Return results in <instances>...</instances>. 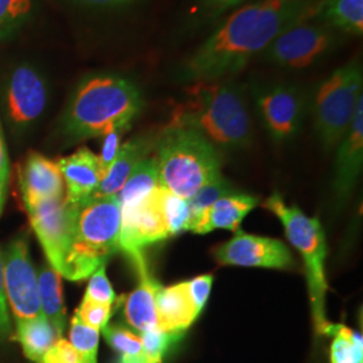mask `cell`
<instances>
[{
  "label": "cell",
  "instance_id": "cell-35",
  "mask_svg": "<svg viewBox=\"0 0 363 363\" xmlns=\"http://www.w3.org/2000/svg\"><path fill=\"white\" fill-rule=\"evenodd\" d=\"M130 127H116L103 136V145H101V152L99 155V162L103 174H106V171L112 166L115 162L117 154L121 147V140L123 136L128 132Z\"/></svg>",
  "mask_w": 363,
  "mask_h": 363
},
{
  "label": "cell",
  "instance_id": "cell-26",
  "mask_svg": "<svg viewBox=\"0 0 363 363\" xmlns=\"http://www.w3.org/2000/svg\"><path fill=\"white\" fill-rule=\"evenodd\" d=\"M328 335L333 337L330 349L331 363H363V337L343 325H331Z\"/></svg>",
  "mask_w": 363,
  "mask_h": 363
},
{
  "label": "cell",
  "instance_id": "cell-34",
  "mask_svg": "<svg viewBox=\"0 0 363 363\" xmlns=\"http://www.w3.org/2000/svg\"><path fill=\"white\" fill-rule=\"evenodd\" d=\"M84 298H88L99 304L113 306L116 301V295L112 288L109 279L105 273V265L100 267L96 272L89 277V284L86 288V294Z\"/></svg>",
  "mask_w": 363,
  "mask_h": 363
},
{
  "label": "cell",
  "instance_id": "cell-11",
  "mask_svg": "<svg viewBox=\"0 0 363 363\" xmlns=\"http://www.w3.org/2000/svg\"><path fill=\"white\" fill-rule=\"evenodd\" d=\"M259 118L276 142L294 139L301 128L306 100L301 91L288 84H277L256 93Z\"/></svg>",
  "mask_w": 363,
  "mask_h": 363
},
{
  "label": "cell",
  "instance_id": "cell-36",
  "mask_svg": "<svg viewBox=\"0 0 363 363\" xmlns=\"http://www.w3.org/2000/svg\"><path fill=\"white\" fill-rule=\"evenodd\" d=\"M184 286L194 304L195 310L201 313L210 296V291L213 286V274L198 276L193 280L184 281Z\"/></svg>",
  "mask_w": 363,
  "mask_h": 363
},
{
  "label": "cell",
  "instance_id": "cell-13",
  "mask_svg": "<svg viewBox=\"0 0 363 363\" xmlns=\"http://www.w3.org/2000/svg\"><path fill=\"white\" fill-rule=\"evenodd\" d=\"M159 186L143 201L121 210L120 250L128 257L142 253L144 247L171 237L169 223L160 206Z\"/></svg>",
  "mask_w": 363,
  "mask_h": 363
},
{
  "label": "cell",
  "instance_id": "cell-20",
  "mask_svg": "<svg viewBox=\"0 0 363 363\" xmlns=\"http://www.w3.org/2000/svg\"><path fill=\"white\" fill-rule=\"evenodd\" d=\"M259 198L247 194L226 195L217 199L195 218L189 230L198 234L225 229L237 232L247 213L257 206Z\"/></svg>",
  "mask_w": 363,
  "mask_h": 363
},
{
  "label": "cell",
  "instance_id": "cell-32",
  "mask_svg": "<svg viewBox=\"0 0 363 363\" xmlns=\"http://www.w3.org/2000/svg\"><path fill=\"white\" fill-rule=\"evenodd\" d=\"M238 191L232 186V183L226 181L222 175L216 178L214 181L205 184L198 193H195L189 201L190 206V223L205 210L208 208L211 203H214L217 199L226 195L237 194ZM189 223V226H190ZM189 230V229H187Z\"/></svg>",
  "mask_w": 363,
  "mask_h": 363
},
{
  "label": "cell",
  "instance_id": "cell-22",
  "mask_svg": "<svg viewBox=\"0 0 363 363\" xmlns=\"http://www.w3.org/2000/svg\"><path fill=\"white\" fill-rule=\"evenodd\" d=\"M37 277L42 315L52 323V327L60 334V337H64L66 328V308L62 298V276L48 262L40 267Z\"/></svg>",
  "mask_w": 363,
  "mask_h": 363
},
{
  "label": "cell",
  "instance_id": "cell-4",
  "mask_svg": "<svg viewBox=\"0 0 363 363\" xmlns=\"http://www.w3.org/2000/svg\"><path fill=\"white\" fill-rule=\"evenodd\" d=\"M69 206L72 228L62 277L81 281L120 250L121 210L117 196H89Z\"/></svg>",
  "mask_w": 363,
  "mask_h": 363
},
{
  "label": "cell",
  "instance_id": "cell-37",
  "mask_svg": "<svg viewBox=\"0 0 363 363\" xmlns=\"http://www.w3.org/2000/svg\"><path fill=\"white\" fill-rule=\"evenodd\" d=\"M40 363H79V355L67 339L60 337L46 351Z\"/></svg>",
  "mask_w": 363,
  "mask_h": 363
},
{
  "label": "cell",
  "instance_id": "cell-12",
  "mask_svg": "<svg viewBox=\"0 0 363 363\" xmlns=\"http://www.w3.org/2000/svg\"><path fill=\"white\" fill-rule=\"evenodd\" d=\"M26 210L48 262L62 276L72 228L70 206L65 195L42 201Z\"/></svg>",
  "mask_w": 363,
  "mask_h": 363
},
{
  "label": "cell",
  "instance_id": "cell-15",
  "mask_svg": "<svg viewBox=\"0 0 363 363\" xmlns=\"http://www.w3.org/2000/svg\"><path fill=\"white\" fill-rule=\"evenodd\" d=\"M334 191L337 199H346L358 181L363 166V99L357 106L350 127L337 145Z\"/></svg>",
  "mask_w": 363,
  "mask_h": 363
},
{
  "label": "cell",
  "instance_id": "cell-27",
  "mask_svg": "<svg viewBox=\"0 0 363 363\" xmlns=\"http://www.w3.org/2000/svg\"><path fill=\"white\" fill-rule=\"evenodd\" d=\"M108 345L116 351V363H147L142 340L138 334L121 325H106L101 330Z\"/></svg>",
  "mask_w": 363,
  "mask_h": 363
},
{
  "label": "cell",
  "instance_id": "cell-24",
  "mask_svg": "<svg viewBox=\"0 0 363 363\" xmlns=\"http://www.w3.org/2000/svg\"><path fill=\"white\" fill-rule=\"evenodd\" d=\"M60 334L52 323L42 315L34 319L18 320L13 339L22 346L27 359L40 363L46 351L60 339Z\"/></svg>",
  "mask_w": 363,
  "mask_h": 363
},
{
  "label": "cell",
  "instance_id": "cell-40",
  "mask_svg": "<svg viewBox=\"0 0 363 363\" xmlns=\"http://www.w3.org/2000/svg\"><path fill=\"white\" fill-rule=\"evenodd\" d=\"M245 1L247 0H203L205 7L208 9V13H211L213 15H220L228 10L235 9Z\"/></svg>",
  "mask_w": 363,
  "mask_h": 363
},
{
  "label": "cell",
  "instance_id": "cell-25",
  "mask_svg": "<svg viewBox=\"0 0 363 363\" xmlns=\"http://www.w3.org/2000/svg\"><path fill=\"white\" fill-rule=\"evenodd\" d=\"M157 186H160V182L156 156H147L130 172L128 179L117 194L120 208L124 210L139 203L147 195L151 194Z\"/></svg>",
  "mask_w": 363,
  "mask_h": 363
},
{
  "label": "cell",
  "instance_id": "cell-33",
  "mask_svg": "<svg viewBox=\"0 0 363 363\" xmlns=\"http://www.w3.org/2000/svg\"><path fill=\"white\" fill-rule=\"evenodd\" d=\"M112 307L113 306L99 304V303H94L88 298H82L74 315L77 316L81 323L94 328L97 331H101L105 325L109 323V319L113 313Z\"/></svg>",
  "mask_w": 363,
  "mask_h": 363
},
{
  "label": "cell",
  "instance_id": "cell-42",
  "mask_svg": "<svg viewBox=\"0 0 363 363\" xmlns=\"http://www.w3.org/2000/svg\"><path fill=\"white\" fill-rule=\"evenodd\" d=\"M6 189H7V182L1 181V179H0V214H1L3 205H4V198H6Z\"/></svg>",
  "mask_w": 363,
  "mask_h": 363
},
{
  "label": "cell",
  "instance_id": "cell-16",
  "mask_svg": "<svg viewBox=\"0 0 363 363\" xmlns=\"http://www.w3.org/2000/svg\"><path fill=\"white\" fill-rule=\"evenodd\" d=\"M138 273V286L125 298L124 316L127 323L139 334L145 331L159 330L156 312V289L160 286L150 272L143 252L130 257Z\"/></svg>",
  "mask_w": 363,
  "mask_h": 363
},
{
  "label": "cell",
  "instance_id": "cell-17",
  "mask_svg": "<svg viewBox=\"0 0 363 363\" xmlns=\"http://www.w3.org/2000/svg\"><path fill=\"white\" fill-rule=\"evenodd\" d=\"M19 184L25 208L65 195V183L57 162L38 152L27 156L19 171Z\"/></svg>",
  "mask_w": 363,
  "mask_h": 363
},
{
  "label": "cell",
  "instance_id": "cell-23",
  "mask_svg": "<svg viewBox=\"0 0 363 363\" xmlns=\"http://www.w3.org/2000/svg\"><path fill=\"white\" fill-rule=\"evenodd\" d=\"M313 16L339 34L354 37L363 34V0H323Z\"/></svg>",
  "mask_w": 363,
  "mask_h": 363
},
{
  "label": "cell",
  "instance_id": "cell-28",
  "mask_svg": "<svg viewBox=\"0 0 363 363\" xmlns=\"http://www.w3.org/2000/svg\"><path fill=\"white\" fill-rule=\"evenodd\" d=\"M157 193L163 214L169 223V234L175 235L183 230H187L191 217L189 201L171 193L162 186H159Z\"/></svg>",
  "mask_w": 363,
  "mask_h": 363
},
{
  "label": "cell",
  "instance_id": "cell-2",
  "mask_svg": "<svg viewBox=\"0 0 363 363\" xmlns=\"http://www.w3.org/2000/svg\"><path fill=\"white\" fill-rule=\"evenodd\" d=\"M169 124L199 132L218 150L245 148L253 135L245 97L232 84L218 81H196L189 86Z\"/></svg>",
  "mask_w": 363,
  "mask_h": 363
},
{
  "label": "cell",
  "instance_id": "cell-10",
  "mask_svg": "<svg viewBox=\"0 0 363 363\" xmlns=\"http://www.w3.org/2000/svg\"><path fill=\"white\" fill-rule=\"evenodd\" d=\"M213 256L220 265L269 269L296 267V261L284 242L242 230H237L232 240L214 247Z\"/></svg>",
  "mask_w": 363,
  "mask_h": 363
},
{
  "label": "cell",
  "instance_id": "cell-41",
  "mask_svg": "<svg viewBox=\"0 0 363 363\" xmlns=\"http://www.w3.org/2000/svg\"><path fill=\"white\" fill-rule=\"evenodd\" d=\"M9 174H10V162H9L4 133H3L1 123H0V179L9 183Z\"/></svg>",
  "mask_w": 363,
  "mask_h": 363
},
{
  "label": "cell",
  "instance_id": "cell-19",
  "mask_svg": "<svg viewBox=\"0 0 363 363\" xmlns=\"http://www.w3.org/2000/svg\"><path fill=\"white\" fill-rule=\"evenodd\" d=\"M157 138L159 132H150L121 144L115 162L106 171L100 186L91 196H117L133 169L144 157L152 154L156 148Z\"/></svg>",
  "mask_w": 363,
  "mask_h": 363
},
{
  "label": "cell",
  "instance_id": "cell-6",
  "mask_svg": "<svg viewBox=\"0 0 363 363\" xmlns=\"http://www.w3.org/2000/svg\"><path fill=\"white\" fill-rule=\"evenodd\" d=\"M281 220L288 241L298 250L306 265L308 296L311 301L312 320L319 335H328L331 322L325 316V261L327 245L323 226L318 218L306 216L296 206H289L281 195L274 193L262 205Z\"/></svg>",
  "mask_w": 363,
  "mask_h": 363
},
{
  "label": "cell",
  "instance_id": "cell-8",
  "mask_svg": "<svg viewBox=\"0 0 363 363\" xmlns=\"http://www.w3.org/2000/svg\"><path fill=\"white\" fill-rule=\"evenodd\" d=\"M340 34L313 15L286 27L264 50V58L284 69H306L335 50Z\"/></svg>",
  "mask_w": 363,
  "mask_h": 363
},
{
  "label": "cell",
  "instance_id": "cell-39",
  "mask_svg": "<svg viewBox=\"0 0 363 363\" xmlns=\"http://www.w3.org/2000/svg\"><path fill=\"white\" fill-rule=\"evenodd\" d=\"M79 6L91 7V9H123L133 6L142 0H70Z\"/></svg>",
  "mask_w": 363,
  "mask_h": 363
},
{
  "label": "cell",
  "instance_id": "cell-7",
  "mask_svg": "<svg viewBox=\"0 0 363 363\" xmlns=\"http://www.w3.org/2000/svg\"><path fill=\"white\" fill-rule=\"evenodd\" d=\"M362 65L358 60L337 67L323 79L313 94L315 130L325 152L335 148L349 130L362 100Z\"/></svg>",
  "mask_w": 363,
  "mask_h": 363
},
{
  "label": "cell",
  "instance_id": "cell-9",
  "mask_svg": "<svg viewBox=\"0 0 363 363\" xmlns=\"http://www.w3.org/2000/svg\"><path fill=\"white\" fill-rule=\"evenodd\" d=\"M4 292L9 310L15 320L42 316L38 295V277L28 253L26 238L13 240L3 257Z\"/></svg>",
  "mask_w": 363,
  "mask_h": 363
},
{
  "label": "cell",
  "instance_id": "cell-31",
  "mask_svg": "<svg viewBox=\"0 0 363 363\" xmlns=\"http://www.w3.org/2000/svg\"><path fill=\"white\" fill-rule=\"evenodd\" d=\"M139 337L142 340L145 362L163 363V359L169 349L184 337V331L154 330L140 333Z\"/></svg>",
  "mask_w": 363,
  "mask_h": 363
},
{
  "label": "cell",
  "instance_id": "cell-30",
  "mask_svg": "<svg viewBox=\"0 0 363 363\" xmlns=\"http://www.w3.org/2000/svg\"><path fill=\"white\" fill-rule=\"evenodd\" d=\"M34 0H0V39L9 38L26 23Z\"/></svg>",
  "mask_w": 363,
  "mask_h": 363
},
{
  "label": "cell",
  "instance_id": "cell-29",
  "mask_svg": "<svg viewBox=\"0 0 363 363\" xmlns=\"http://www.w3.org/2000/svg\"><path fill=\"white\" fill-rule=\"evenodd\" d=\"M69 342L79 355V363H97L100 331L79 322L74 315L70 322Z\"/></svg>",
  "mask_w": 363,
  "mask_h": 363
},
{
  "label": "cell",
  "instance_id": "cell-5",
  "mask_svg": "<svg viewBox=\"0 0 363 363\" xmlns=\"http://www.w3.org/2000/svg\"><path fill=\"white\" fill-rule=\"evenodd\" d=\"M155 151L160 186L184 199L222 175L220 150L191 128L167 124Z\"/></svg>",
  "mask_w": 363,
  "mask_h": 363
},
{
  "label": "cell",
  "instance_id": "cell-38",
  "mask_svg": "<svg viewBox=\"0 0 363 363\" xmlns=\"http://www.w3.org/2000/svg\"><path fill=\"white\" fill-rule=\"evenodd\" d=\"M13 333L10 310L7 306V298L4 292V262L0 253V337H10Z\"/></svg>",
  "mask_w": 363,
  "mask_h": 363
},
{
  "label": "cell",
  "instance_id": "cell-21",
  "mask_svg": "<svg viewBox=\"0 0 363 363\" xmlns=\"http://www.w3.org/2000/svg\"><path fill=\"white\" fill-rule=\"evenodd\" d=\"M156 312L159 330L184 331L199 316L191 298L186 289L184 281L171 286H157L156 289Z\"/></svg>",
  "mask_w": 363,
  "mask_h": 363
},
{
  "label": "cell",
  "instance_id": "cell-18",
  "mask_svg": "<svg viewBox=\"0 0 363 363\" xmlns=\"http://www.w3.org/2000/svg\"><path fill=\"white\" fill-rule=\"evenodd\" d=\"M57 164L65 183L67 203H78L91 196L104 178L99 155L86 147H81L74 154L61 157Z\"/></svg>",
  "mask_w": 363,
  "mask_h": 363
},
{
  "label": "cell",
  "instance_id": "cell-3",
  "mask_svg": "<svg viewBox=\"0 0 363 363\" xmlns=\"http://www.w3.org/2000/svg\"><path fill=\"white\" fill-rule=\"evenodd\" d=\"M142 108V91L128 78L88 76L78 84L66 106L62 130L72 140L103 138L116 127H130Z\"/></svg>",
  "mask_w": 363,
  "mask_h": 363
},
{
  "label": "cell",
  "instance_id": "cell-1",
  "mask_svg": "<svg viewBox=\"0 0 363 363\" xmlns=\"http://www.w3.org/2000/svg\"><path fill=\"white\" fill-rule=\"evenodd\" d=\"M323 0H256L234 11L183 64L182 79L218 81L241 72L286 27L311 16Z\"/></svg>",
  "mask_w": 363,
  "mask_h": 363
},
{
  "label": "cell",
  "instance_id": "cell-14",
  "mask_svg": "<svg viewBox=\"0 0 363 363\" xmlns=\"http://www.w3.org/2000/svg\"><path fill=\"white\" fill-rule=\"evenodd\" d=\"M48 104V85L31 65H19L6 85V109L11 123L25 127L35 121Z\"/></svg>",
  "mask_w": 363,
  "mask_h": 363
}]
</instances>
